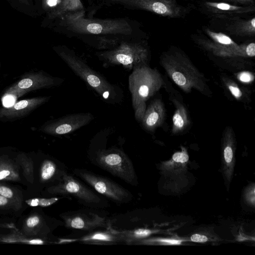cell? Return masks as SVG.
Listing matches in <instances>:
<instances>
[{
  "label": "cell",
  "instance_id": "obj_1",
  "mask_svg": "<svg viewBox=\"0 0 255 255\" xmlns=\"http://www.w3.org/2000/svg\"><path fill=\"white\" fill-rule=\"evenodd\" d=\"M160 64L171 80L185 93L196 90L207 96L212 95L204 74L180 48L171 46L163 52Z\"/></svg>",
  "mask_w": 255,
  "mask_h": 255
},
{
  "label": "cell",
  "instance_id": "obj_2",
  "mask_svg": "<svg viewBox=\"0 0 255 255\" xmlns=\"http://www.w3.org/2000/svg\"><path fill=\"white\" fill-rule=\"evenodd\" d=\"M57 53L74 74L94 90L105 102L116 105L123 102L124 92L119 86L110 83L70 50L61 49L57 50Z\"/></svg>",
  "mask_w": 255,
  "mask_h": 255
},
{
  "label": "cell",
  "instance_id": "obj_3",
  "mask_svg": "<svg viewBox=\"0 0 255 255\" xmlns=\"http://www.w3.org/2000/svg\"><path fill=\"white\" fill-rule=\"evenodd\" d=\"M166 86L165 81L156 68L148 65L132 70L128 77V89L136 121L140 123L145 111L147 101Z\"/></svg>",
  "mask_w": 255,
  "mask_h": 255
},
{
  "label": "cell",
  "instance_id": "obj_4",
  "mask_svg": "<svg viewBox=\"0 0 255 255\" xmlns=\"http://www.w3.org/2000/svg\"><path fill=\"white\" fill-rule=\"evenodd\" d=\"M100 59L111 65H121L126 69L132 70L148 65L149 52L139 44H123L115 49L98 54Z\"/></svg>",
  "mask_w": 255,
  "mask_h": 255
},
{
  "label": "cell",
  "instance_id": "obj_5",
  "mask_svg": "<svg viewBox=\"0 0 255 255\" xmlns=\"http://www.w3.org/2000/svg\"><path fill=\"white\" fill-rule=\"evenodd\" d=\"M96 161L113 175L129 184L133 183L135 176L133 166L128 156L120 149L100 148L97 151Z\"/></svg>",
  "mask_w": 255,
  "mask_h": 255
},
{
  "label": "cell",
  "instance_id": "obj_6",
  "mask_svg": "<svg viewBox=\"0 0 255 255\" xmlns=\"http://www.w3.org/2000/svg\"><path fill=\"white\" fill-rule=\"evenodd\" d=\"M74 173L92 187L97 192L116 202L128 201L131 194L114 181L83 169H76Z\"/></svg>",
  "mask_w": 255,
  "mask_h": 255
},
{
  "label": "cell",
  "instance_id": "obj_7",
  "mask_svg": "<svg viewBox=\"0 0 255 255\" xmlns=\"http://www.w3.org/2000/svg\"><path fill=\"white\" fill-rule=\"evenodd\" d=\"M197 43L216 57L224 59L231 64H243L249 58L255 56V43L250 42L231 47L217 44L211 40L199 38Z\"/></svg>",
  "mask_w": 255,
  "mask_h": 255
},
{
  "label": "cell",
  "instance_id": "obj_8",
  "mask_svg": "<svg viewBox=\"0 0 255 255\" xmlns=\"http://www.w3.org/2000/svg\"><path fill=\"white\" fill-rule=\"evenodd\" d=\"M48 191L52 194L72 196L88 204L102 203V199L99 196L65 172L62 173L60 182L50 187Z\"/></svg>",
  "mask_w": 255,
  "mask_h": 255
},
{
  "label": "cell",
  "instance_id": "obj_9",
  "mask_svg": "<svg viewBox=\"0 0 255 255\" xmlns=\"http://www.w3.org/2000/svg\"><path fill=\"white\" fill-rule=\"evenodd\" d=\"M63 81V79L53 77L41 72L32 73L12 84L6 90L4 95H10L18 98L30 91L58 85Z\"/></svg>",
  "mask_w": 255,
  "mask_h": 255
},
{
  "label": "cell",
  "instance_id": "obj_10",
  "mask_svg": "<svg viewBox=\"0 0 255 255\" xmlns=\"http://www.w3.org/2000/svg\"><path fill=\"white\" fill-rule=\"evenodd\" d=\"M94 119V116L90 113L69 114L47 123L40 130L51 135L71 133L86 126Z\"/></svg>",
  "mask_w": 255,
  "mask_h": 255
},
{
  "label": "cell",
  "instance_id": "obj_11",
  "mask_svg": "<svg viewBox=\"0 0 255 255\" xmlns=\"http://www.w3.org/2000/svg\"><path fill=\"white\" fill-rule=\"evenodd\" d=\"M66 227L91 231L99 228L108 227L105 218L88 211H79L62 216Z\"/></svg>",
  "mask_w": 255,
  "mask_h": 255
},
{
  "label": "cell",
  "instance_id": "obj_12",
  "mask_svg": "<svg viewBox=\"0 0 255 255\" xmlns=\"http://www.w3.org/2000/svg\"><path fill=\"white\" fill-rule=\"evenodd\" d=\"M133 4L162 16L180 18L188 12V8L175 0H131Z\"/></svg>",
  "mask_w": 255,
  "mask_h": 255
},
{
  "label": "cell",
  "instance_id": "obj_13",
  "mask_svg": "<svg viewBox=\"0 0 255 255\" xmlns=\"http://www.w3.org/2000/svg\"><path fill=\"white\" fill-rule=\"evenodd\" d=\"M207 11L215 17L229 19L238 17L239 15L254 12L255 5H239L224 2L206 1L203 3Z\"/></svg>",
  "mask_w": 255,
  "mask_h": 255
},
{
  "label": "cell",
  "instance_id": "obj_14",
  "mask_svg": "<svg viewBox=\"0 0 255 255\" xmlns=\"http://www.w3.org/2000/svg\"><path fill=\"white\" fill-rule=\"evenodd\" d=\"M165 118L164 104L161 99L156 98L146 107L140 123L145 130L153 131L163 124Z\"/></svg>",
  "mask_w": 255,
  "mask_h": 255
},
{
  "label": "cell",
  "instance_id": "obj_15",
  "mask_svg": "<svg viewBox=\"0 0 255 255\" xmlns=\"http://www.w3.org/2000/svg\"><path fill=\"white\" fill-rule=\"evenodd\" d=\"M50 98L49 96H40L19 101L10 107L0 109V118L11 119L23 117L48 102Z\"/></svg>",
  "mask_w": 255,
  "mask_h": 255
},
{
  "label": "cell",
  "instance_id": "obj_16",
  "mask_svg": "<svg viewBox=\"0 0 255 255\" xmlns=\"http://www.w3.org/2000/svg\"><path fill=\"white\" fill-rule=\"evenodd\" d=\"M170 99L175 107L172 117L171 132L174 134L181 133L185 131L191 125L189 114L183 102L173 94H170Z\"/></svg>",
  "mask_w": 255,
  "mask_h": 255
},
{
  "label": "cell",
  "instance_id": "obj_17",
  "mask_svg": "<svg viewBox=\"0 0 255 255\" xmlns=\"http://www.w3.org/2000/svg\"><path fill=\"white\" fill-rule=\"evenodd\" d=\"M86 244L107 245L124 242L119 231L108 226L106 230L92 232L78 240Z\"/></svg>",
  "mask_w": 255,
  "mask_h": 255
},
{
  "label": "cell",
  "instance_id": "obj_18",
  "mask_svg": "<svg viewBox=\"0 0 255 255\" xmlns=\"http://www.w3.org/2000/svg\"><path fill=\"white\" fill-rule=\"evenodd\" d=\"M227 23L225 29L230 34L237 36H254L255 35V18L249 19H241L239 17L231 19Z\"/></svg>",
  "mask_w": 255,
  "mask_h": 255
},
{
  "label": "cell",
  "instance_id": "obj_19",
  "mask_svg": "<svg viewBox=\"0 0 255 255\" xmlns=\"http://www.w3.org/2000/svg\"><path fill=\"white\" fill-rule=\"evenodd\" d=\"M221 79L223 84L231 94L239 101H247L249 94L242 89L234 81L227 76H222Z\"/></svg>",
  "mask_w": 255,
  "mask_h": 255
},
{
  "label": "cell",
  "instance_id": "obj_20",
  "mask_svg": "<svg viewBox=\"0 0 255 255\" xmlns=\"http://www.w3.org/2000/svg\"><path fill=\"white\" fill-rule=\"evenodd\" d=\"M123 241L128 244H131L134 242L149 236L152 232L148 229H138L134 230L119 231Z\"/></svg>",
  "mask_w": 255,
  "mask_h": 255
},
{
  "label": "cell",
  "instance_id": "obj_21",
  "mask_svg": "<svg viewBox=\"0 0 255 255\" xmlns=\"http://www.w3.org/2000/svg\"><path fill=\"white\" fill-rule=\"evenodd\" d=\"M205 32L214 43L223 46L235 47L239 45L230 36L222 32H216L209 28H205Z\"/></svg>",
  "mask_w": 255,
  "mask_h": 255
},
{
  "label": "cell",
  "instance_id": "obj_22",
  "mask_svg": "<svg viewBox=\"0 0 255 255\" xmlns=\"http://www.w3.org/2000/svg\"><path fill=\"white\" fill-rule=\"evenodd\" d=\"M0 162V180H17L19 179L17 169L10 163Z\"/></svg>",
  "mask_w": 255,
  "mask_h": 255
},
{
  "label": "cell",
  "instance_id": "obj_23",
  "mask_svg": "<svg viewBox=\"0 0 255 255\" xmlns=\"http://www.w3.org/2000/svg\"><path fill=\"white\" fill-rule=\"evenodd\" d=\"M57 167L52 161L46 160L43 162L40 169V178L43 181L50 180L55 174Z\"/></svg>",
  "mask_w": 255,
  "mask_h": 255
},
{
  "label": "cell",
  "instance_id": "obj_24",
  "mask_svg": "<svg viewBox=\"0 0 255 255\" xmlns=\"http://www.w3.org/2000/svg\"><path fill=\"white\" fill-rule=\"evenodd\" d=\"M58 200V198L54 197L51 198H34L26 200L27 204L31 206H40L45 207L49 206Z\"/></svg>",
  "mask_w": 255,
  "mask_h": 255
},
{
  "label": "cell",
  "instance_id": "obj_25",
  "mask_svg": "<svg viewBox=\"0 0 255 255\" xmlns=\"http://www.w3.org/2000/svg\"><path fill=\"white\" fill-rule=\"evenodd\" d=\"M237 79L243 83H251L254 81V75L249 71H242L237 74Z\"/></svg>",
  "mask_w": 255,
  "mask_h": 255
},
{
  "label": "cell",
  "instance_id": "obj_26",
  "mask_svg": "<svg viewBox=\"0 0 255 255\" xmlns=\"http://www.w3.org/2000/svg\"><path fill=\"white\" fill-rule=\"evenodd\" d=\"M86 29L87 31L93 34H99L104 31L103 25L98 22H91L88 23Z\"/></svg>",
  "mask_w": 255,
  "mask_h": 255
},
{
  "label": "cell",
  "instance_id": "obj_27",
  "mask_svg": "<svg viewBox=\"0 0 255 255\" xmlns=\"http://www.w3.org/2000/svg\"><path fill=\"white\" fill-rule=\"evenodd\" d=\"M174 161L177 162L184 163L188 161V156L187 153L183 151L175 152L172 156Z\"/></svg>",
  "mask_w": 255,
  "mask_h": 255
},
{
  "label": "cell",
  "instance_id": "obj_28",
  "mask_svg": "<svg viewBox=\"0 0 255 255\" xmlns=\"http://www.w3.org/2000/svg\"><path fill=\"white\" fill-rule=\"evenodd\" d=\"M0 195L7 199H11L13 196V193L9 188L4 186H0Z\"/></svg>",
  "mask_w": 255,
  "mask_h": 255
},
{
  "label": "cell",
  "instance_id": "obj_29",
  "mask_svg": "<svg viewBox=\"0 0 255 255\" xmlns=\"http://www.w3.org/2000/svg\"><path fill=\"white\" fill-rule=\"evenodd\" d=\"M40 220L37 216H33L29 217L26 222V225L30 228H33L39 224Z\"/></svg>",
  "mask_w": 255,
  "mask_h": 255
},
{
  "label": "cell",
  "instance_id": "obj_30",
  "mask_svg": "<svg viewBox=\"0 0 255 255\" xmlns=\"http://www.w3.org/2000/svg\"><path fill=\"white\" fill-rule=\"evenodd\" d=\"M191 240L194 242L205 243L208 241V238L204 235L194 234L191 236Z\"/></svg>",
  "mask_w": 255,
  "mask_h": 255
},
{
  "label": "cell",
  "instance_id": "obj_31",
  "mask_svg": "<svg viewBox=\"0 0 255 255\" xmlns=\"http://www.w3.org/2000/svg\"><path fill=\"white\" fill-rule=\"evenodd\" d=\"M230 2L243 5H255L254 0H225Z\"/></svg>",
  "mask_w": 255,
  "mask_h": 255
},
{
  "label": "cell",
  "instance_id": "obj_32",
  "mask_svg": "<svg viewBox=\"0 0 255 255\" xmlns=\"http://www.w3.org/2000/svg\"><path fill=\"white\" fill-rule=\"evenodd\" d=\"M157 241L164 243L165 244H172V245H179L181 243V241L176 240H170V239H161Z\"/></svg>",
  "mask_w": 255,
  "mask_h": 255
},
{
  "label": "cell",
  "instance_id": "obj_33",
  "mask_svg": "<svg viewBox=\"0 0 255 255\" xmlns=\"http://www.w3.org/2000/svg\"><path fill=\"white\" fill-rule=\"evenodd\" d=\"M8 203V199L6 197L0 195V206L6 205Z\"/></svg>",
  "mask_w": 255,
  "mask_h": 255
},
{
  "label": "cell",
  "instance_id": "obj_34",
  "mask_svg": "<svg viewBox=\"0 0 255 255\" xmlns=\"http://www.w3.org/2000/svg\"><path fill=\"white\" fill-rule=\"evenodd\" d=\"M21 4L30 6L32 4V0H16Z\"/></svg>",
  "mask_w": 255,
  "mask_h": 255
},
{
  "label": "cell",
  "instance_id": "obj_35",
  "mask_svg": "<svg viewBox=\"0 0 255 255\" xmlns=\"http://www.w3.org/2000/svg\"><path fill=\"white\" fill-rule=\"evenodd\" d=\"M29 243L30 244H36V245H40L43 244L44 243L43 241L41 240H32L29 242Z\"/></svg>",
  "mask_w": 255,
  "mask_h": 255
},
{
  "label": "cell",
  "instance_id": "obj_36",
  "mask_svg": "<svg viewBox=\"0 0 255 255\" xmlns=\"http://www.w3.org/2000/svg\"><path fill=\"white\" fill-rule=\"evenodd\" d=\"M50 0H44V3L45 4H46V3L49 1H50Z\"/></svg>",
  "mask_w": 255,
  "mask_h": 255
}]
</instances>
